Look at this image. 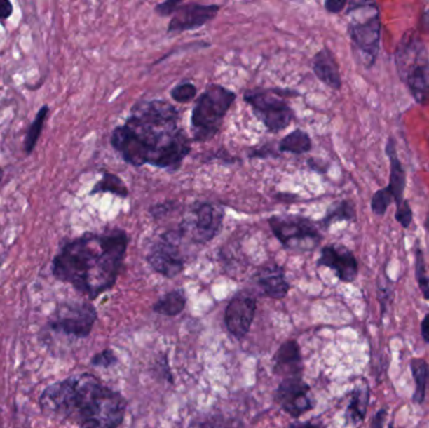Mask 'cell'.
<instances>
[{
    "instance_id": "obj_21",
    "label": "cell",
    "mask_w": 429,
    "mask_h": 428,
    "mask_svg": "<svg viewBox=\"0 0 429 428\" xmlns=\"http://www.w3.org/2000/svg\"><path fill=\"white\" fill-rule=\"evenodd\" d=\"M409 366L416 383L411 401L414 405L422 406L427 399L429 391V363L422 358H411Z\"/></svg>"
},
{
    "instance_id": "obj_32",
    "label": "cell",
    "mask_w": 429,
    "mask_h": 428,
    "mask_svg": "<svg viewBox=\"0 0 429 428\" xmlns=\"http://www.w3.org/2000/svg\"><path fill=\"white\" fill-rule=\"evenodd\" d=\"M117 362V358L114 356V352L111 349H104V351L95 354V357L92 358V364L95 367H103L108 368L111 366H114V363Z\"/></svg>"
},
{
    "instance_id": "obj_41",
    "label": "cell",
    "mask_w": 429,
    "mask_h": 428,
    "mask_svg": "<svg viewBox=\"0 0 429 428\" xmlns=\"http://www.w3.org/2000/svg\"><path fill=\"white\" fill-rule=\"evenodd\" d=\"M388 428H394L393 422L389 423V426H388Z\"/></svg>"
},
{
    "instance_id": "obj_42",
    "label": "cell",
    "mask_w": 429,
    "mask_h": 428,
    "mask_svg": "<svg viewBox=\"0 0 429 428\" xmlns=\"http://www.w3.org/2000/svg\"><path fill=\"white\" fill-rule=\"evenodd\" d=\"M1 179H3V171L0 170V181H1Z\"/></svg>"
},
{
    "instance_id": "obj_16",
    "label": "cell",
    "mask_w": 429,
    "mask_h": 428,
    "mask_svg": "<svg viewBox=\"0 0 429 428\" xmlns=\"http://www.w3.org/2000/svg\"><path fill=\"white\" fill-rule=\"evenodd\" d=\"M386 155L389 160V184L387 189L394 199L395 210L402 208L407 201L404 199L405 186H407V173L397 152V143L393 136L388 137L386 145Z\"/></svg>"
},
{
    "instance_id": "obj_3",
    "label": "cell",
    "mask_w": 429,
    "mask_h": 428,
    "mask_svg": "<svg viewBox=\"0 0 429 428\" xmlns=\"http://www.w3.org/2000/svg\"><path fill=\"white\" fill-rule=\"evenodd\" d=\"M42 410L79 428H117L123 422L125 401L92 375H81L48 387L39 399Z\"/></svg>"
},
{
    "instance_id": "obj_17",
    "label": "cell",
    "mask_w": 429,
    "mask_h": 428,
    "mask_svg": "<svg viewBox=\"0 0 429 428\" xmlns=\"http://www.w3.org/2000/svg\"><path fill=\"white\" fill-rule=\"evenodd\" d=\"M274 366L273 370L275 375L292 378V377H301L303 373V359L300 348L295 340H289L281 345L278 352L275 353Z\"/></svg>"
},
{
    "instance_id": "obj_38",
    "label": "cell",
    "mask_w": 429,
    "mask_h": 428,
    "mask_svg": "<svg viewBox=\"0 0 429 428\" xmlns=\"http://www.w3.org/2000/svg\"><path fill=\"white\" fill-rule=\"evenodd\" d=\"M421 27L424 32H427L429 34V6L427 9H424L422 15H421Z\"/></svg>"
},
{
    "instance_id": "obj_37",
    "label": "cell",
    "mask_w": 429,
    "mask_h": 428,
    "mask_svg": "<svg viewBox=\"0 0 429 428\" xmlns=\"http://www.w3.org/2000/svg\"><path fill=\"white\" fill-rule=\"evenodd\" d=\"M421 334H422L424 343L429 345V313H427L421 321Z\"/></svg>"
},
{
    "instance_id": "obj_33",
    "label": "cell",
    "mask_w": 429,
    "mask_h": 428,
    "mask_svg": "<svg viewBox=\"0 0 429 428\" xmlns=\"http://www.w3.org/2000/svg\"><path fill=\"white\" fill-rule=\"evenodd\" d=\"M182 4L181 0H171V1H165L158 6H156L155 12L161 15V17H167L171 15L173 13L177 11V8Z\"/></svg>"
},
{
    "instance_id": "obj_34",
    "label": "cell",
    "mask_w": 429,
    "mask_h": 428,
    "mask_svg": "<svg viewBox=\"0 0 429 428\" xmlns=\"http://www.w3.org/2000/svg\"><path fill=\"white\" fill-rule=\"evenodd\" d=\"M348 3H349V1H346V0H328V1H325L324 6H325V9H327L329 13L338 14V13L344 11V8L348 6Z\"/></svg>"
},
{
    "instance_id": "obj_9",
    "label": "cell",
    "mask_w": 429,
    "mask_h": 428,
    "mask_svg": "<svg viewBox=\"0 0 429 428\" xmlns=\"http://www.w3.org/2000/svg\"><path fill=\"white\" fill-rule=\"evenodd\" d=\"M97 321V312L90 304H67L62 305L50 318L49 327L54 332L86 338L92 332Z\"/></svg>"
},
{
    "instance_id": "obj_28",
    "label": "cell",
    "mask_w": 429,
    "mask_h": 428,
    "mask_svg": "<svg viewBox=\"0 0 429 428\" xmlns=\"http://www.w3.org/2000/svg\"><path fill=\"white\" fill-rule=\"evenodd\" d=\"M392 203H394L392 194L388 191L387 187H383L373 194L370 200V208L376 216H384Z\"/></svg>"
},
{
    "instance_id": "obj_20",
    "label": "cell",
    "mask_w": 429,
    "mask_h": 428,
    "mask_svg": "<svg viewBox=\"0 0 429 428\" xmlns=\"http://www.w3.org/2000/svg\"><path fill=\"white\" fill-rule=\"evenodd\" d=\"M370 401L369 384L365 380H360L350 393V401L346 407V421L352 424L363 422L368 412Z\"/></svg>"
},
{
    "instance_id": "obj_8",
    "label": "cell",
    "mask_w": 429,
    "mask_h": 428,
    "mask_svg": "<svg viewBox=\"0 0 429 428\" xmlns=\"http://www.w3.org/2000/svg\"><path fill=\"white\" fill-rule=\"evenodd\" d=\"M268 225L286 249L309 251L322 240L315 224L299 215H274L268 219Z\"/></svg>"
},
{
    "instance_id": "obj_15",
    "label": "cell",
    "mask_w": 429,
    "mask_h": 428,
    "mask_svg": "<svg viewBox=\"0 0 429 428\" xmlns=\"http://www.w3.org/2000/svg\"><path fill=\"white\" fill-rule=\"evenodd\" d=\"M257 302L255 299L240 294L233 297L227 305L225 312V324L227 330L235 338H244L250 330L251 324L255 318Z\"/></svg>"
},
{
    "instance_id": "obj_25",
    "label": "cell",
    "mask_w": 429,
    "mask_h": 428,
    "mask_svg": "<svg viewBox=\"0 0 429 428\" xmlns=\"http://www.w3.org/2000/svg\"><path fill=\"white\" fill-rule=\"evenodd\" d=\"M376 299L381 305V316H387L389 305L394 299V283L393 280L388 276L386 268H383L376 279Z\"/></svg>"
},
{
    "instance_id": "obj_24",
    "label": "cell",
    "mask_w": 429,
    "mask_h": 428,
    "mask_svg": "<svg viewBox=\"0 0 429 428\" xmlns=\"http://www.w3.org/2000/svg\"><path fill=\"white\" fill-rule=\"evenodd\" d=\"M313 147L311 138L306 132L301 130H295L287 136L284 137L279 143V149L281 152H290L295 155H303L309 152Z\"/></svg>"
},
{
    "instance_id": "obj_26",
    "label": "cell",
    "mask_w": 429,
    "mask_h": 428,
    "mask_svg": "<svg viewBox=\"0 0 429 428\" xmlns=\"http://www.w3.org/2000/svg\"><path fill=\"white\" fill-rule=\"evenodd\" d=\"M100 192H109L119 197L128 196V189L125 182L119 179L117 175L111 173H103L102 179L93 186L90 195L100 194Z\"/></svg>"
},
{
    "instance_id": "obj_2",
    "label": "cell",
    "mask_w": 429,
    "mask_h": 428,
    "mask_svg": "<svg viewBox=\"0 0 429 428\" xmlns=\"http://www.w3.org/2000/svg\"><path fill=\"white\" fill-rule=\"evenodd\" d=\"M127 246L128 236L123 230L86 232L60 248L52 262V274L55 279L95 299L114 286Z\"/></svg>"
},
{
    "instance_id": "obj_39",
    "label": "cell",
    "mask_w": 429,
    "mask_h": 428,
    "mask_svg": "<svg viewBox=\"0 0 429 428\" xmlns=\"http://www.w3.org/2000/svg\"><path fill=\"white\" fill-rule=\"evenodd\" d=\"M289 428H322L320 426H318V424H314V423L311 422H300V423H292L290 424V427Z\"/></svg>"
},
{
    "instance_id": "obj_10",
    "label": "cell",
    "mask_w": 429,
    "mask_h": 428,
    "mask_svg": "<svg viewBox=\"0 0 429 428\" xmlns=\"http://www.w3.org/2000/svg\"><path fill=\"white\" fill-rule=\"evenodd\" d=\"M184 232H168L163 234L147 255L149 267L166 278L177 276L185 267V260L179 253V240Z\"/></svg>"
},
{
    "instance_id": "obj_4",
    "label": "cell",
    "mask_w": 429,
    "mask_h": 428,
    "mask_svg": "<svg viewBox=\"0 0 429 428\" xmlns=\"http://www.w3.org/2000/svg\"><path fill=\"white\" fill-rule=\"evenodd\" d=\"M394 63L400 81L419 106H429V53L425 43L414 29L400 38L394 52Z\"/></svg>"
},
{
    "instance_id": "obj_35",
    "label": "cell",
    "mask_w": 429,
    "mask_h": 428,
    "mask_svg": "<svg viewBox=\"0 0 429 428\" xmlns=\"http://www.w3.org/2000/svg\"><path fill=\"white\" fill-rule=\"evenodd\" d=\"M388 408H381L372 418L370 428H384V422L387 420Z\"/></svg>"
},
{
    "instance_id": "obj_27",
    "label": "cell",
    "mask_w": 429,
    "mask_h": 428,
    "mask_svg": "<svg viewBox=\"0 0 429 428\" xmlns=\"http://www.w3.org/2000/svg\"><path fill=\"white\" fill-rule=\"evenodd\" d=\"M48 113H49V107L47 105H44L36 113V119L32 122V125L29 126V128L27 131V136H25V141H24V149L28 155L32 154V151L36 146L39 137L42 135L43 127H44V122L47 119Z\"/></svg>"
},
{
    "instance_id": "obj_36",
    "label": "cell",
    "mask_w": 429,
    "mask_h": 428,
    "mask_svg": "<svg viewBox=\"0 0 429 428\" xmlns=\"http://www.w3.org/2000/svg\"><path fill=\"white\" fill-rule=\"evenodd\" d=\"M13 14V4L9 0H0V20H6Z\"/></svg>"
},
{
    "instance_id": "obj_13",
    "label": "cell",
    "mask_w": 429,
    "mask_h": 428,
    "mask_svg": "<svg viewBox=\"0 0 429 428\" xmlns=\"http://www.w3.org/2000/svg\"><path fill=\"white\" fill-rule=\"evenodd\" d=\"M319 267L332 269L343 283H353L359 274V264L352 250L344 245L332 244L324 246L318 260Z\"/></svg>"
},
{
    "instance_id": "obj_1",
    "label": "cell",
    "mask_w": 429,
    "mask_h": 428,
    "mask_svg": "<svg viewBox=\"0 0 429 428\" xmlns=\"http://www.w3.org/2000/svg\"><path fill=\"white\" fill-rule=\"evenodd\" d=\"M111 145L132 166L176 171L190 154V138L179 127V111L170 102H138L123 126L114 128Z\"/></svg>"
},
{
    "instance_id": "obj_19",
    "label": "cell",
    "mask_w": 429,
    "mask_h": 428,
    "mask_svg": "<svg viewBox=\"0 0 429 428\" xmlns=\"http://www.w3.org/2000/svg\"><path fill=\"white\" fill-rule=\"evenodd\" d=\"M257 284L270 297L281 299L286 297L290 286L286 281L285 272L278 264H268L257 273Z\"/></svg>"
},
{
    "instance_id": "obj_12",
    "label": "cell",
    "mask_w": 429,
    "mask_h": 428,
    "mask_svg": "<svg viewBox=\"0 0 429 428\" xmlns=\"http://www.w3.org/2000/svg\"><path fill=\"white\" fill-rule=\"evenodd\" d=\"M192 215L193 221L191 225L186 224L181 229L184 235L189 232L197 243H207L220 232L224 220V211L221 208L210 203H197Z\"/></svg>"
},
{
    "instance_id": "obj_40",
    "label": "cell",
    "mask_w": 429,
    "mask_h": 428,
    "mask_svg": "<svg viewBox=\"0 0 429 428\" xmlns=\"http://www.w3.org/2000/svg\"><path fill=\"white\" fill-rule=\"evenodd\" d=\"M424 229H425V232H429V210L427 216H425V220H424Z\"/></svg>"
},
{
    "instance_id": "obj_30",
    "label": "cell",
    "mask_w": 429,
    "mask_h": 428,
    "mask_svg": "<svg viewBox=\"0 0 429 428\" xmlns=\"http://www.w3.org/2000/svg\"><path fill=\"white\" fill-rule=\"evenodd\" d=\"M196 93V87L192 83L185 82V83H181L179 84V86H176V87L171 91V97H172L173 100L176 102L185 103V102H190L191 100H193Z\"/></svg>"
},
{
    "instance_id": "obj_5",
    "label": "cell",
    "mask_w": 429,
    "mask_h": 428,
    "mask_svg": "<svg viewBox=\"0 0 429 428\" xmlns=\"http://www.w3.org/2000/svg\"><path fill=\"white\" fill-rule=\"evenodd\" d=\"M236 95L220 84H211L198 97L191 116V130L198 142L209 141L220 131L227 111Z\"/></svg>"
},
{
    "instance_id": "obj_23",
    "label": "cell",
    "mask_w": 429,
    "mask_h": 428,
    "mask_svg": "<svg viewBox=\"0 0 429 428\" xmlns=\"http://www.w3.org/2000/svg\"><path fill=\"white\" fill-rule=\"evenodd\" d=\"M186 308V295L182 290L167 293L157 303L154 304V312L166 316H179Z\"/></svg>"
},
{
    "instance_id": "obj_29",
    "label": "cell",
    "mask_w": 429,
    "mask_h": 428,
    "mask_svg": "<svg viewBox=\"0 0 429 428\" xmlns=\"http://www.w3.org/2000/svg\"><path fill=\"white\" fill-rule=\"evenodd\" d=\"M416 279L421 292L425 300H429V276L425 273V262H424L423 250L417 248L416 250Z\"/></svg>"
},
{
    "instance_id": "obj_11",
    "label": "cell",
    "mask_w": 429,
    "mask_h": 428,
    "mask_svg": "<svg viewBox=\"0 0 429 428\" xmlns=\"http://www.w3.org/2000/svg\"><path fill=\"white\" fill-rule=\"evenodd\" d=\"M275 399L287 415L298 418L314 408L310 387L301 377L284 378L275 393Z\"/></svg>"
},
{
    "instance_id": "obj_31",
    "label": "cell",
    "mask_w": 429,
    "mask_h": 428,
    "mask_svg": "<svg viewBox=\"0 0 429 428\" xmlns=\"http://www.w3.org/2000/svg\"><path fill=\"white\" fill-rule=\"evenodd\" d=\"M395 220L398 221L403 229H408L411 226V221H413V210H411L409 201L407 200L403 206L395 210V214H394Z\"/></svg>"
},
{
    "instance_id": "obj_6",
    "label": "cell",
    "mask_w": 429,
    "mask_h": 428,
    "mask_svg": "<svg viewBox=\"0 0 429 428\" xmlns=\"http://www.w3.org/2000/svg\"><path fill=\"white\" fill-rule=\"evenodd\" d=\"M363 15L354 18L348 25L353 52L362 66L370 69L379 57L381 39V9L376 3L362 1Z\"/></svg>"
},
{
    "instance_id": "obj_14",
    "label": "cell",
    "mask_w": 429,
    "mask_h": 428,
    "mask_svg": "<svg viewBox=\"0 0 429 428\" xmlns=\"http://www.w3.org/2000/svg\"><path fill=\"white\" fill-rule=\"evenodd\" d=\"M219 11L220 6L217 4L205 6L198 3H182L173 13L172 19L168 24V33H181L200 28L212 20Z\"/></svg>"
},
{
    "instance_id": "obj_18",
    "label": "cell",
    "mask_w": 429,
    "mask_h": 428,
    "mask_svg": "<svg viewBox=\"0 0 429 428\" xmlns=\"http://www.w3.org/2000/svg\"><path fill=\"white\" fill-rule=\"evenodd\" d=\"M313 71L318 79L332 90L339 91L341 88L339 65L329 48H322L315 54L313 60Z\"/></svg>"
},
{
    "instance_id": "obj_22",
    "label": "cell",
    "mask_w": 429,
    "mask_h": 428,
    "mask_svg": "<svg viewBox=\"0 0 429 428\" xmlns=\"http://www.w3.org/2000/svg\"><path fill=\"white\" fill-rule=\"evenodd\" d=\"M357 219L355 203H353L352 200H343L329 208L328 213L320 221V225L328 229L334 222H340V221L355 222Z\"/></svg>"
},
{
    "instance_id": "obj_7",
    "label": "cell",
    "mask_w": 429,
    "mask_h": 428,
    "mask_svg": "<svg viewBox=\"0 0 429 428\" xmlns=\"http://www.w3.org/2000/svg\"><path fill=\"white\" fill-rule=\"evenodd\" d=\"M297 95L284 90L249 91L244 95L245 101L254 108L257 119L270 132H280L292 123L294 112L286 102V95Z\"/></svg>"
}]
</instances>
